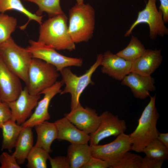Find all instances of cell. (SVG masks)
Masks as SVG:
<instances>
[{
	"instance_id": "3957f363",
	"label": "cell",
	"mask_w": 168,
	"mask_h": 168,
	"mask_svg": "<svg viewBox=\"0 0 168 168\" xmlns=\"http://www.w3.org/2000/svg\"><path fill=\"white\" fill-rule=\"evenodd\" d=\"M95 11L89 4H76L69 12L68 32L75 43L86 42L93 35Z\"/></svg>"
},
{
	"instance_id": "83f0119b",
	"label": "cell",
	"mask_w": 168,
	"mask_h": 168,
	"mask_svg": "<svg viewBox=\"0 0 168 168\" xmlns=\"http://www.w3.org/2000/svg\"><path fill=\"white\" fill-rule=\"evenodd\" d=\"M17 25L16 18L0 13V45L11 37Z\"/></svg>"
},
{
	"instance_id": "6da1fadb",
	"label": "cell",
	"mask_w": 168,
	"mask_h": 168,
	"mask_svg": "<svg viewBox=\"0 0 168 168\" xmlns=\"http://www.w3.org/2000/svg\"><path fill=\"white\" fill-rule=\"evenodd\" d=\"M64 13L50 17L40 25L38 41L56 50L72 51L75 49L68 32Z\"/></svg>"
},
{
	"instance_id": "277c9868",
	"label": "cell",
	"mask_w": 168,
	"mask_h": 168,
	"mask_svg": "<svg viewBox=\"0 0 168 168\" xmlns=\"http://www.w3.org/2000/svg\"><path fill=\"white\" fill-rule=\"evenodd\" d=\"M0 57L7 67L27 85L33 58L27 48L18 45L11 37L0 45Z\"/></svg>"
},
{
	"instance_id": "4dcf8cb0",
	"label": "cell",
	"mask_w": 168,
	"mask_h": 168,
	"mask_svg": "<svg viewBox=\"0 0 168 168\" xmlns=\"http://www.w3.org/2000/svg\"><path fill=\"white\" fill-rule=\"evenodd\" d=\"M52 168H70V164L67 156H58L48 159Z\"/></svg>"
},
{
	"instance_id": "cb8c5ba5",
	"label": "cell",
	"mask_w": 168,
	"mask_h": 168,
	"mask_svg": "<svg viewBox=\"0 0 168 168\" xmlns=\"http://www.w3.org/2000/svg\"><path fill=\"white\" fill-rule=\"evenodd\" d=\"M146 49L138 38L132 35L127 46L116 54L127 61L133 62L142 56Z\"/></svg>"
},
{
	"instance_id": "ffe728a7",
	"label": "cell",
	"mask_w": 168,
	"mask_h": 168,
	"mask_svg": "<svg viewBox=\"0 0 168 168\" xmlns=\"http://www.w3.org/2000/svg\"><path fill=\"white\" fill-rule=\"evenodd\" d=\"M33 136L32 128L23 127L16 142L15 150L12 154L18 163L23 164L33 147Z\"/></svg>"
},
{
	"instance_id": "4316f807",
	"label": "cell",
	"mask_w": 168,
	"mask_h": 168,
	"mask_svg": "<svg viewBox=\"0 0 168 168\" xmlns=\"http://www.w3.org/2000/svg\"><path fill=\"white\" fill-rule=\"evenodd\" d=\"M36 4L38 9L36 14L41 16L43 12L47 13L50 17L64 13L61 8L60 0H26Z\"/></svg>"
},
{
	"instance_id": "7c38bea8",
	"label": "cell",
	"mask_w": 168,
	"mask_h": 168,
	"mask_svg": "<svg viewBox=\"0 0 168 168\" xmlns=\"http://www.w3.org/2000/svg\"><path fill=\"white\" fill-rule=\"evenodd\" d=\"M63 84L62 81H57L53 85L46 89L41 94L44 95L43 98L38 102L32 114L22 125L23 127L31 128L50 118L48 109L50 102L53 98L62 91L61 88Z\"/></svg>"
},
{
	"instance_id": "e575fe53",
	"label": "cell",
	"mask_w": 168,
	"mask_h": 168,
	"mask_svg": "<svg viewBox=\"0 0 168 168\" xmlns=\"http://www.w3.org/2000/svg\"><path fill=\"white\" fill-rule=\"evenodd\" d=\"M160 5L159 10L162 15L163 20L165 23L168 22V0H159Z\"/></svg>"
},
{
	"instance_id": "9c48e42d",
	"label": "cell",
	"mask_w": 168,
	"mask_h": 168,
	"mask_svg": "<svg viewBox=\"0 0 168 168\" xmlns=\"http://www.w3.org/2000/svg\"><path fill=\"white\" fill-rule=\"evenodd\" d=\"M100 122L96 130L90 134V145H96L104 139L111 136H117L125 132L127 126L124 120L110 112H104L100 115Z\"/></svg>"
},
{
	"instance_id": "1f68e13d",
	"label": "cell",
	"mask_w": 168,
	"mask_h": 168,
	"mask_svg": "<svg viewBox=\"0 0 168 168\" xmlns=\"http://www.w3.org/2000/svg\"><path fill=\"white\" fill-rule=\"evenodd\" d=\"M164 161L145 156L142 158L140 168H161Z\"/></svg>"
},
{
	"instance_id": "e0dca14e",
	"label": "cell",
	"mask_w": 168,
	"mask_h": 168,
	"mask_svg": "<svg viewBox=\"0 0 168 168\" xmlns=\"http://www.w3.org/2000/svg\"><path fill=\"white\" fill-rule=\"evenodd\" d=\"M58 132L57 139L71 143L87 144L90 135L79 129L65 117L54 122Z\"/></svg>"
},
{
	"instance_id": "f1b7e54d",
	"label": "cell",
	"mask_w": 168,
	"mask_h": 168,
	"mask_svg": "<svg viewBox=\"0 0 168 168\" xmlns=\"http://www.w3.org/2000/svg\"><path fill=\"white\" fill-rule=\"evenodd\" d=\"M142 152L146 156L154 159L165 161L168 158V148L157 138L148 143Z\"/></svg>"
},
{
	"instance_id": "d4e9b609",
	"label": "cell",
	"mask_w": 168,
	"mask_h": 168,
	"mask_svg": "<svg viewBox=\"0 0 168 168\" xmlns=\"http://www.w3.org/2000/svg\"><path fill=\"white\" fill-rule=\"evenodd\" d=\"M142 157L137 154L127 152L109 163L110 168H140Z\"/></svg>"
},
{
	"instance_id": "52a82bcc",
	"label": "cell",
	"mask_w": 168,
	"mask_h": 168,
	"mask_svg": "<svg viewBox=\"0 0 168 168\" xmlns=\"http://www.w3.org/2000/svg\"><path fill=\"white\" fill-rule=\"evenodd\" d=\"M156 0H148L145 7L138 12L136 20L126 31L124 36H129L138 25L144 23L149 27V37L155 39L158 36L163 37L168 34V29L165 24L162 15L158 9Z\"/></svg>"
},
{
	"instance_id": "2e32d148",
	"label": "cell",
	"mask_w": 168,
	"mask_h": 168,
	"mask_svg": "<svg viewBox=\"0 0 168 168\" xmlns=\"http://www.w3.org/2000/svg\"><path fill=\"white\" fill-rule=\"evenodd\" d=\"M122 85L129 87L134 96L141 100L150 96V92L156 89L154 79L150 76L131 72L121 81Z\"/></svg>"
},
{
	"instance_id": "7402d4cb",
	"label": "cell",
	"mask_w": 168,
	"mask_h": 168,
	"mask_svg": "<svg viewBox=\"0 0 168 168\" xmlns=\"http://www.w3.org/2000/svg\"><path fill=\"white\" fill-rule=\"evenodd\" d=\"M23 128L22 125L17 124L11 119L5 123L1 128L2 130V150H7L10 152L15 147L16 142Z\"/></svg>"
},
{
	"instance_id": "836d02e7",
	"label": "cell",
	"mask_w": 168,
	"mask_h": 168,
	"mask_svg": "<svg viewBox=\"0 0 168 168\" xmlns=\"http://www.w3.org/2000/svg\"><path fill=\"white\" fill-rule=\"evenodd\" d=\"M11 119V111L7 104L0 102V128L5 123Z\"/></svg>"
},
{
	"instance_id": "603a6c76",
	"label": "cell",
	"mask_w": 168,
	"mask_h": 168,
	"mask_svg": "<svg viewBox=\"0 0 168 168\" xmlns=\"http://www.w3.org/2000/svg\"><path fill=\"white\" fill-rule=\"evenodd\" d=\"M11 10L20 12L28 17V21L20 27L21 30L25 29L31 20L35 21L40 25L42 23L43 16H38L30 12L24 7L20 0H0V13H4L5 12Z\"/></svg>"
},
{
	"instance_id": "484cf974",
	"label": "cell",
	"mask_w": 168,
	"mask_h": 168,
	"mask_svg": "<svg viewBox=\"0 0 168 168\" xmlns=\"http://www.w3.org/2000/svg\"><path fill=\"white\" fill-rule=\"evenodd\" d=\"M49 154L43 148L34 146L27 156L26 167L28 168H47V161L50 156Z\"/></svg>"
},
{
	"instance_id": "9a60e30c",
	"label": "cell",
	"mask_w": 168,
	"mask_h": 168,
	"mask_svg": "<svg viewBox=\"0 0 168 168\" xmlns=\"http://www.w3.org/2000/svg\"><path fill=\"white\" fill-rule=\"evenodd\" d=\"M132 65V62L107 51L102 54L100 66L102 73L114 79L121 81L131 72Z\"/></svg>"
},
{
	"instance_id": "4fadbf2b",
	"label": "cell",
	"mask_w": 168,
	"mask_h": 168,
	"mask_svg": "<svg viewBox=\"0 0 168 168\" xmlns=\"http://www.w3.org/2000/svg\"><path fill=\"white\" fill-rule=\"evenodd\" d=\"M64 117L78 129L89 134L96 130L100 122V116L95 110L84 108L81 104L71 109Z\"/></svg>"
},
{
	"instance_id": "7a4b0ae2",
	"label": "cell",
	"mask_w": 168,
	"mask_h": 168,
	"mask_svg": "<svg viewBox=\"0 0 168 168\" xmlns=\"http://www.w3.org/2000/svg\"><path fill=\"white\" fill-rule=\"evenodd\" d=\"M156 99V95L150 96L138 120L137 127L129 134L131 150L136 152H142L148 143L157 138L160 133L156 126L159 115L155 105Z\"/></svg>"
},
{
	"instance_id": "8fae6325",
	"label": "cell",
	"mask_w": 168,
	"mask_h": 168,
	"mask_svg": "<svg viewBox=\"0 0 168 168\" xmlns=\"http://www.w3.org/2000/svg\"><path fill=\"white\" fill-rule=\"evenodd\" d=\"M40 98V95L30 94L25 87L16 100L7 103L11 111V119L22 125L30 117Z\"/></svg>"
},
{
	"instance_id": "44dd1931",
	"label": "cell",
	"mask_w": 168,
	"mask_h": 168,
	"mask_svg": "<svg viewBox=\"0 0 168 168\" xmlns=\"http://www.w3.org/2000/svg\"><path fill=\"white\" fill-rule=\"evenodd\" d=\"M91 156L90 145L87 144L71 143L67 151L71 168H82Z\"/></svg>"
},
{
	"instance_id": "ac0fdd59",
	"label": "cell",
	"mask_w": 168,
	"mask_h": 168,
	"mask_svg": "<svg viewBox=\"0 0 168 168\" xmlns=\"http://www.w3.org/2000/svg\"><path fill=\"white\" fill-rule=\"evenodd\" d=\"M162 61L161 50L147 49L142 56L132 62L131 72L150 76L159 67Z\"/></svg>"
},
{
	"instance_id": "d590c367",
	"label": "cell",
	"mask_w": 168,
	"mask_h": 168,
	"mask_svg": "<svg viewBox=\"0 0 168 168\" xmlns=\"http://www.w3.org/2000/svg\"><path fill=\"white\" fill-rule=\"evenodd\" d=\"M162 144L168 148V133L160 132L157 138Z\"/></svg>"
},
{
	"instance_id": "30bf717a",
	"label": "cell",
	"mask_w": 168,
	"mask_h": 168,
	"mask_svg": "<svg viewBox=\"0 0 168 168\" xmlns=\"http://www.w3.org/2000/svg\"><path fill=\"white\" fill-rule=\"evenodd\" d=\"M91 156L109 163L122 154L131 150L129 134L122 133L111 142L104 145H90Z\"/></svg>"
},
{
	"instance_id": "ba28073f",
	"label": "cell",
	"mask_w": 168,
	"mask_h": 168,
	"mask_svg": "<svg viewBox=\"0 0 168 168\" xmlns=\"http://www.w3.org/2000/svg\"><path fill=\"white\" fill-rule=\"evenodd\" d=\"M26 48L33 58L42 60L54 66L58 72L71 66L81 67L83 64L81 58L66 56L58 53L53 48L38 41H29Z\"/></svg>"
},
{
	"instance_id": "8992f818",
	"label": "cell",
	"mask_w": 168,
	"mask_h": 168,
	"mask_svg": "<svg viewBox=\"0 0 168 168\" xmlns=\"http://www.w3.org/2000/svg\"><path fill=\"white\" fill-rule=\"evenodd\" d=\"M53 65L39 59L33 58L28 73L27 87L33 95H40L43 91L53 85L59 74Z\"/></svg>"
},
{
	"instance_id": "8d00e7d4",
	"label": "cell",
	"mask_w": 168,
	"mask_h": 168,
	"mask_svg": "<svg viewBox=\"0 0 168 168\" xmlns=\"http://www.w3.org/2000/svg\"><path fill=\"white\" fill-rule=\"evenodd\" d=\"M77 3L79 4H82L84 3V0H76Z\"/></svg>"
},
{
	"instance_id": "5bb4252c",
	"label": "cell",
	"mask_w": 168,
	"mask_h": 168,
	"mask_svg": "<svg viewBox=\"0 0 168 168\" xmlns=\"http://www.w3.org/2000/svg\"><path fill=\"white\" fill-rule=\"evenodd\" d=\"M20 79L5 64L0 57V100L5 103L18 97L22 88Z\"/></svg>"
},
{
	"instance_id": "74e56055",
	"label": "cell",
	"mask_w": 168,
	"mask_h": 168,
	"mask_svg": "<svg viewBox=\"0 0 168 168\" xmlns=\"http://www.w3.org/2000/svg\"><path fill=\"white\" fill-rule=\"evenodd\" d=\"M1 100H0V102H1Z\"/></svg>"
},
{
	"instance_id": "d6a6232c",
	"label": "cell",
	"mask_w": 168,
	"mask_h": 168,
	"mask_svg": "<svg viewBox=\"0 0 168 168\" xmlns=\"http://www.w3.org/2000/svg\"><path fill=\"white\" fill-rule=\"evenodd\" d=\"M110 168V166L106 161L91 156L88 162L82 168Z\"/></svg>"
},
{
	"instance_id": "f546056e",
	"label": "cell",
	"mask_w": 168,
	"mask_h": 168,
	"mask_svg": "<svg viewBox=\"0 0 168 168\" xmlns=\"http://www.w3.org/2000/svg\"><path fill=\"white\" fill-rule=\"evenodd\" d=\"M0 168H20V165L14 155L6 152L0 155Z\"/></svg>"
},
{
	"instance_id": "f35d334b",
	"label": "cell",
	"mask_w": 168,
	"mask_h": 168,
	"mask_svg": "<svg viewBox=\"0 0 168 168\" xmlns=\"http://www.w3.org/2000/svg\"><path fill=\"white\" fill-rule=\"evenodd\" d=\"M25 0V1H26V0Z\"/></svg>"
},
{
	"instance_id": "5b68a950",
	"label": "cell",
	"mask_w": 168,
	"mask_h": 168,
	"mask_svg": "<svg viewBox=\"0 0 168 168\" xmlns=\"http://www.w3.org/2000/svg\"><path fill=\"white\" fill-rule=\"evenodd\" d=\"M102 54H98L95 63L86 72L80 76L73 73L69 67L63 69L60 72L61 74L63 84L65 86L60 95L67 93L71 96V108L73 109L81 104L80 98L81 95L90 84H93L91 77L97 68L100 66Z\"/></svg>"
},
{
	"instance_id": "d6986e66",
	"label": "cell",
	"mask_w": 168,
	"mask_h": 168,
	"mask_svg": "<svg viewBox=\"0 0 168 168\" xmlns=\"http://www.w3.org/2000/svg\"><path fill=\"white\" fill-rule=\"evenodd\" d=\"M37 139L34 146L41 147L49 153L52 152L51 146L58 138V132L54 122L44 121L35 126Z\"/></svg>"
}]
</instances>
